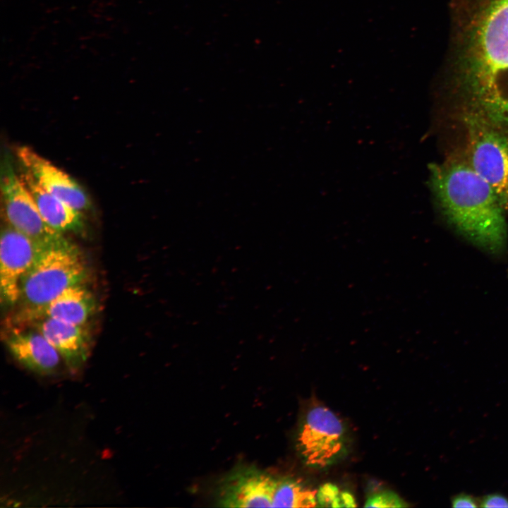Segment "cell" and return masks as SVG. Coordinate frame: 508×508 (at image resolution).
<instances>
[{"mask_svg":"<svg viewBox=\"0 0 508 508\" xmlns=\"http://www.w3.org/2000/svg\"><path fill=\"white\" fill-rule=\"evenodd\" d=\"M0 243L1 301L14 305L20 298L21 277L50 244L37 243L10 226L2 231Z\"/></svg>","mask_w":508,"mask_h":508,"instance_id":"obj_8","label":"cell"},{"mask_svg":"<svg viewBox=\"0 0 508 508\" xmlns=\"http://www.w3.org/2000/svg\"><path fill=\"white\" fill-rule=\"evenodd\" d=\"M504 207L508 208V193H507V198H506V201H505Z\"/></svg>","mask_w":508,"mask_h":508,"instance_id":"obj_18","label":"cell"},{"mask_svg":"<svg viewBox=\"0 0 508 508\" xmlns=\"http://www.w3.org/2000/svg\"><path fill=\"white\" fill-rule=\"evenodd\" d=\"M347 446L346 428L333 411L322 405L306 411L296 436L297 450L306 466L327 467L344 455Z\"/></svg>","mask_w":508,"mask_h":508,"instance_id":"obj_5","label":"cell"},{"mask_svg":"<svg viewBox=\"0 0 508 508\" xmlns=\"http://www.w3.org/2000/svg\"><path fill=\"white\" fill-rule=\"evenodd\" d=\"M452 506L453 507H478L479 502L470 495L465 493H461L454 496L452 498Z\"/></svg>","mask_w":508,"mask_h":508,"instance_id":"obj_17","label":"cell"},{"mask_svg":"<svg viewBox=\"0 0 508 508\" xmlns=\"http://www.w3.org/2000/svg\"><path fill=\"white\" fill-rule=\"evenodd\" d=\"M431 186L447 221L480 248L501 253L507 242L504 206L491 185L470 166H430Z\"/></svg>","mask_w":508,"mask_h":508,"instance_id":"obj_2","label":"cell"},{"mask_svg":"<svg viewBox=\"0 0 508 508\" xmlns=\"http://www.w3.org/2000/svg\"><path fill=\"white\" fill-rule=\"evenodd\" d=\"M459 40L461 85L484 116L508 126V0H473Z\"/></svg>","mask_w":508,"mask_h":508,"instance_id":"obj_1","label":"cell"},{"mask_svg":"<svg viewBox=\"0 0 508 508\" xmlns=\"http://www.w3.org/2000/svg\"><path fill=\"white\" fill-rule=\"evenodd\" d=\"M6 345L20 364L35 373L51 375L59 365L61 356L37 330L15 329L6 337Z\"/></svg>","mask_w":508,"mask_h":508,"instance_id":"obj_11","label":"cell"},{"mask_svg":"<svg viewBox=\"0 0 508 508\" xmlns=\"http://www.w3.org/2000/svg\"><path fill=\"white\" fill-rule=\"evenodd\" d=\"M317 500L319 506L355 507L354 499L350 493L341 492L332 484H325L318 490Z\"/></svg>","mask_w":508,"mask_h":508,"instance_id":"obj_14","label":"cell"},{"mask_svg":"<svg viewBox=\"0 0 508 508\" xmlns=\"http://www.w3.org/2000/svg\"><path fill=\"white\" fill-rule=\"evenodd\" d=\"M19 175L33 198L41 216L51 228L60 233L83 231L84 221L80 211L46 190L22 166Z\"/></svg>","mask_w":508,"mask_h":508,"instance_id":"obj_13","label":"cell"},{"mask_svg":"<svg viewBox=\"0 0 508 508\" xmlns=\"http://www.w3.org/2000/svg\"><path fill=\"white\" fill-rule=\"evenodd\" d=\"M1 190L6 217L11 227L42 244H51L64 238L43 219L33 198L16 174L8 153H4L1 161Z\"/></svg>","mask_w":508,"mask_h":508,"instance_id":"obj_7","label":"cell"},{"mask_svg":"<svg viewBox=\"0 0 508 508\" xmlns=\"http://www.w3.org/2000/svg\"><path fill=\"white\" fill-rule=\"evenodd\" d=\"M35 322L36 330L58 351L68 369L78 370L87 360L90 348L89 337L83 325L48 318Z\"/></svg>","mask_w":508,"mask_h":508,"instance_id":"obj_12","label":"cell"},{"mask_svg":"<svg viewBox=\"0 0 508 508\" xmlns=\"http://www.w3.org/2000/svg\"><path fill=\"white\" fill-rule=\"evenodd\" d=\"M16 155L20 166L26 169L46 190L79 211L90 207L87 195L68 174L29 147H18Z\"/></svg>","mask_w":508,"mask_h":508,"instance_id":"obj_9","label":"cell"},{"mask_svg":"<svg viewBox=\"0 0 508 508\" xmlns=\"http://www.w3.org/2000/svg\"><path fill=\"white\" fill-rule=\"evenodd\" d=\"M465 120L469 135V164L491 185L504 207L508 193V140L482 114H468Z\"/></svg>","mask_w":508,"mask_h":508,"instance_id":"obj_6","label":"cell"},{"mask_svg":"<svg viewBox=\"0 0 508 508\" xmlns=\"http://www.w3.org/2000/svg\"><path fill=\"white\" fill-rule=\"evenodd\" d=\"M95 306L92 294L79 284L66 289L44 306L22 309L17 318L20 323L48 318L83 325L95 310Z\"/></svg>","mask_w":508,"mask_h":508,"instance_id":"obj_10","label":"cell"},{"mask_svg":"<svg viewBox=\"0 0 508 508\" xmlns=\"http://www.w3.org/2000/svg\"><path fill=\"white\" fill-rule=\"evenodd\" d=\"M365 507H406L407 503L392 491H382L368 498Z\"/></svg>","mask_w":508,"mask_h":508,"instance_id":"obj_15","label":"cell"},{"mask_svg":"<svg viewBox=\"0 0 508 508\" xmlns=\"http://www.w3.org/2000/svg\"><path fill=\"white\" fill-rule=\"evenodd\" d=\"M480 507H508V498L498 494H490L483 497L479 501Z\"/></svg>","mask_w":508,"mask_h":508,"instance_id":"obj_16","label":"cell"},{"mask_svg":"<svg viewBox=\"0 0 508 508\" xmlns=\"http://www.w3.org/2000/svg\"><path fill=\"white\" fill-rule=\"evenodd\" d=\"M318 490L298 480L272 475L254 466L232 471L220 482L216 502L221 507H315Z\"/></svg>","mask_w":508,"mask_h":508,"instance_id":"obj_3","label":"cell"},{"mask_svg":"<svg viewBox=\"0 0 508 508\" xmlns=\"http://www.w3.org/2000/svg\"><path fill=\"white\" fill-rule=\"evenodd\" d=\"M86 268L78 249L65 238L45 248L20 282L23 309L47 303L66 289L79 284Z\"/></svg>","mask_w":508,"mask_h":508,"instance_id":"obj_4","label":"cell"}]
</instances>
